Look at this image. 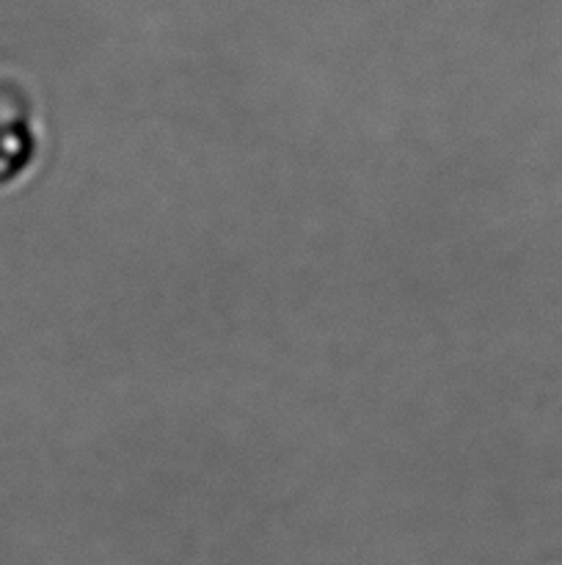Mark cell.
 I'll use <instances>...</instances> for the list:
<instances>
[{"label": "cell", "mask_w": 562, "mask_h": 565, "mask_svg": "<svg viewBox=\"0 0 562 565\" xmlns=\"http://www.w3.org/2000/svg\"><path fill=\"white\" fill-rule=\"evenodd\" d=\"M31 154L33 130L28 105L20 97H0V174H14Z\"/></svg>", "instance_id": "6da1fadb"}]
</instances>
